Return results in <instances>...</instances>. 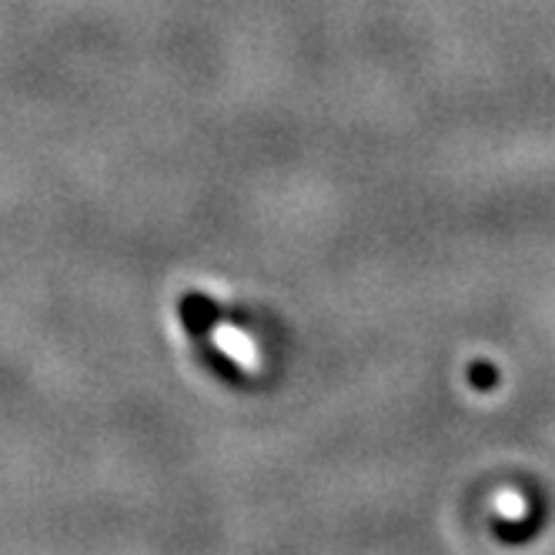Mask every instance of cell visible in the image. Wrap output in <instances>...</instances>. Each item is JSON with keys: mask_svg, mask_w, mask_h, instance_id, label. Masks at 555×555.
Returning <instances> with one entry per match:
<instances>
[{"mask_svg": "<svg viewBox=\"0 0 555 555\" xmlns=\"http://www.w3.org/2000/svg\"><path fill=\"white\" fill-rule=\"evenodd\" d=\"M178 311H181V322H184L188 335H191L194 341L208 345L211 328H215L218 319H221V308H218L208 295H184L181 305H178Z\"/></svg>", "mask_w": 555, "mask_h": 555, "instance_id": "1", "label": "cell"}, {"mask_svg": "<svg viewBox=\"0 0 555 555\" xmlns=\"http://www.w3.org/2000/svg\"><path fill=\"white\" fill-rule=\"evenodd\" d=\"M472 382L479 385V388H486V385H492V382H495V372H492L489 365H475V372H472Z\"/></svg>", "mask_w": 555, "mask_h": 555, "instance_id": "2", "label": "cell"}]
</instances>
